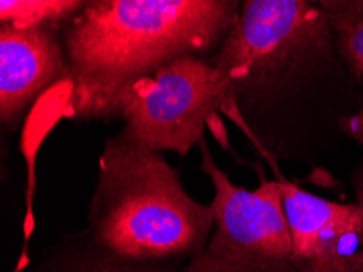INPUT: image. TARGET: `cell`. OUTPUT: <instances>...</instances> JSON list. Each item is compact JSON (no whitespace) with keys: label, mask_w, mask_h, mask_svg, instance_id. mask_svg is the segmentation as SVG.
Masks as SVG:
<instances>
[{"label":"cell","mask_w":363,"mask_h":272,"mask_svg":"<svg viewBox=\"0 0 363 272\" xmlns=\"http://www.w3.org/2000/svg\"><path fill=\"white\" fill-rule=\"evenodd\" d=\"M240 7L225 0L86 2L64 36V114L77 121L113 118L119 95L134 82L181 55L222 46Z\"/></svg>","instance_id":"6da1fadb"},{"label":"cell","mask_w":363,"mask_h":272,"mask_svg":"<svg viewBox=\"0 0 363 272\" xmlns=\"http://www.w3.org/2000/svg\"><path fill=\"white\" fill-rule=\"evenodd\" d=\"M212 232V205L184 191L160 152L123 132L109 138L90 207L93 251L142 268H169L201 254Z\"/></svg>","instance_id":"7a4b0ae2"},{"label":"cell","mask_w":363,"mask_h":272,"mask_svg":"<svg viewBox=\"0 0 363 272\" xmlns=\"http://www.w3.org/2000/svg\"><path fill=\"white\" fill-rule=\"evenodd\" d=\"M334 49L333 31L318 2L247 0L220 46L216 65L235 99L245 90L285 87V80L329 58Z\"/></svg>","instance_id":"3957f363"},{"label":"cell","mask_w":363,"mask_h":272,"mask_svg":"<svg viewBox=\"0 0 363 272\" xmlns=\"http://www.w3.org/2000/svg\"><path fill=\"white\" fill-rule=\"evenodd\" d=\"M232 103L227 77L189 54L125 88L113 116L125 121L123 134L139 146L186 155L202 142L207 121Z\"/></svg>","instance_id":"277c9868"},{"label":"cell","mask_w":363,"mask_h":272,"mask_svg":"<svg viewBox=\"0 0 363 272\" xmlns=\"http://www.w3.org/2000/svg\"><path fill=\"white\" fill-rule=\"evenodd\" d=\"M202 170L211 176L213 232L201 254L181 272H295L291 235L279 180L256 190L236 186L203 147Z\"/></svg>","instance_id":"5b68a950"},{"label":"cell","mask_w":363,"mask_h":272,"mask_svg":"<svg viewBox=\"0 0 363 272\" xmlns=\"http://www.w3.org/2000/svg\"><path fill=\"white\" fill-rule=\"evenodd\" d=\"M295 272H349L363 254V209L316 196L279 178Z\"/></svg>","instance_id":"8992f818"},{"label":"cell","mask_w":363,"mask_h":272,"mask_svg":"<svg viewBox=\"0 0 363 272\" xmlns=\"http://www.w3.org/2000/svg\"><path fill=\"white\" fill-rule=\"evenodd\" d=\"M69 64L51 26L0 30V116L13 129L40 97L67 82Z\"/></svg>","instance_id":"52a82bcc"},{"label":"cell","mask_w":363,"mask_h":272,"mask_svg":"<svg viewBox=\"0 0 363 272\" xmlns=\"http://www.w3.org/2000/svg\"><path fill=\"white\" fill-rule=\"evenodd\" d=\"M318 4L331 28L340 60L363 87V0H323Z\"/></svg>","instance_id":"ba28073f"},{"label":"cell","mask_w":363,"mask_h":272,"mask_svg":"<svg viewBox=\"0 0 363 272\" xmlns=\"http://www.w3.org/2000/svg\"><path fill=\"white\" fill-rule=\"evenodd\" d=\"M86 2L74 0H2L0 21L16 28L57 26L79 15Z\"/></svg>","instance_id":"9c48e42d"},{"label":"cell","mask_w":363,"mask_h":272,"mask_svg":"<svg viewBox=\"0 0 363 272\" xmlns=\"http://www.w3.org/2000/svg\"><path fill=\"white\" fill-rule=\"evenodd\" d=\"M339 129L350 138H354V141L363 143V108H360L357 113L340 116Z\"/></svg>","instance_id":"30bf717a"},{"label":"cell","mask_w":363,"mask_h":272,"mask_svg":"<svg viewBox=\"0 0 363 272\" xmlns=\"http://www.w3.org/2000/svg\"><path fill=\"white\" fill-rule=\"evenodd\" d=\"M355 196H357V204L363 209V166L362 170L357 175V181H355Z\"/></svg>","instance_id":"8fae6325"},{"label":"cell","mask_w":363,"mask_h":272,"mask_svg":"<svg viewBox=\"0 0 363 272\" xmlns=\"http://www.w3.org/2000/svg\"><path fill=\"white\" fill-rule=\"evenodd\" d=\"M349 272H363V254H362V258L359 259V263H357Z\"/></svg>","instance_id":"7c38bea8"}]
</instances>
